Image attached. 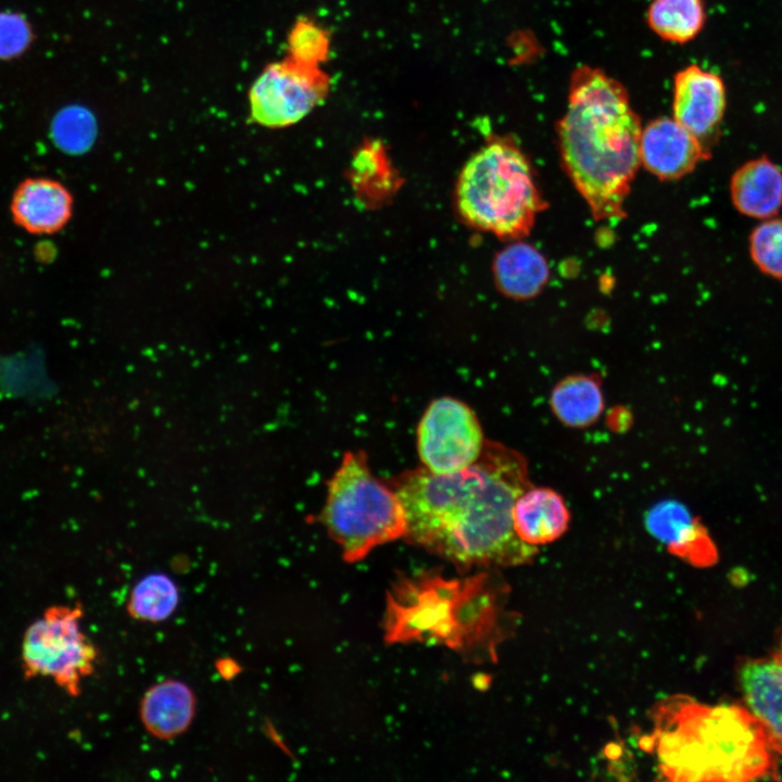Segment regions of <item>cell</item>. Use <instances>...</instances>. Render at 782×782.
<instances>
[{
    "mask_svg": "<svg viewBox=\"0 0 782 782\" xmlns=\"http://www.w3.org/2000/svg\"><path fill=\"white\" fill-rule=\"evenodd\" d=\"M329 76L319 66L291 58L268 64L249 91L250 115L267 128H283L304 118L326 98Z\"/></svg>",
    "mask_w": 782,
    "mask_h": 782,
    "instance_id": "obj_7",
    "label": "cell"
},
{
    "mask_svg": "<svg viewBox=\"0 0 782 782\" xmlns=\"http://www.w3.org/2000/svg\"><path fill=\"white\" fill-rule=\"evenodd\" d=\"M730 200L743 216L764 220L782 210V168L767 155L745 161L732 173Z\"/></svg>",
    "mask_w": 782,
    "mask_h": 782,
    "instance_id": "obj_14",
    "label": "cell"
},
{
    "mask_svg": "<svg viewBox=\"0 0 782 782\" xmlns=\"http://www.w3.org/2000/svg\"><path fill=\"white\" fill-rule=\"evenodd\" d=\"M321 522L346 562H357L405 534L396 493L371 475L362 451L346 452L329 480Z\"/></svg>",
    "mask_w": 782,
    "mask_h": 782,
    "instance_id": "obj_5",
    "label": "cell"
},
{
    "mask_svg": "<svg viewBox=\"0 0 782 782\" xmlns=\"http://www.w3.org/2000/svg\"><path fill=\"white\" fill-rule=\"evenodd\" d=\"M645 526L672 554L696 567L712 566L718 559L717 548L704 526L678 502L655 505L646 514Z\"/></svg>",
    "mask_w": 782,
    "mask_h": 782,
    "instance_id": "obj_12",
    "label": "cell"
},
{
    "mask_svg": "<svg viewBox=\"0 0 782 782\" xmlns=\"http://www.w3.org/2000/svg\"><path fill=\"white\" fill-rule=\"evenodd\" d=\"M709 156L708 149L673 117L655 118L642 128L641 164L659 179H679Z\"/></svg>",
    "mask_w": 782,
    "mask_h": 782,
    "instance_id": "obj_10",
    "label": "cell"
},
{
    "mask_svg": "<svg viewBox=\"0 0 782 782\" xmlns=\"http://www.w3.org/2000/svg\"><path fill=\"white\" fill-rule=\"evenodd\" d=\"M774 655L782 661V635L780 638L778 649Z\"/></svg>",
    "mask_w": 782,
    "mask_h": 782,
    "instance_id": "obj_25",
    "label": "cell"
},
{
    "mask_svg": "<svg viewBox=\"0 0 782 782\" xmlns=\"http://www.w3.org/2000/svg\"><path fill=\"white\" fill-rule=\"evenodd\" d=\"M179 602L175 582L165 573L144 576L133 588L127 610L141 621L160 622L173 615Z\"/></svg>",
    "mask_w": 782,
    "mask_h": 782,
    "instance_id": "obj_20",
    "label": "cell"
},
{
    "mask_svg": "<svg viewBox=\"0 0 782 782\" xmlns=\"http://www.w3.org/2000/svg\"><path fill=\"white\" fill-rule=\"evenodd\" d=\"M329 48L328 33L306 17L299 18L289 33V58L301 64L319 66L327 60Z\"/></svg>",
    "mask_w": 782,
    "mask_h": 782,
    "instance_id": "obj_22",
    "label": "cell"
},
{
    "mask_svg": "<svg viewBox=\"0 0 782 782\" xmlns=\"http://www.w3.org/2000/svg\"><path fill=\"white\" fill-rule=\"evenodd\" d=\"M529 487L524 456L489 440L463 470L438 475L421 466L391 481L404 510V538L466 568L528 564L539 553L513 525L515 502Z\"/></svg>",
    "mask_w": 782,
    "mask_h": 782,
    "instance_id": "obj_1",
    "label": "cell"
},
{
    "mask_svg": "<svg viewBox=\"0 0 782 782\" xmlns=\"http://www.w3.org/2000/svg\"><path fill=\"white\" fill-rule=\"evenodd\" d=\"M83 607L53 605L26 629L21 645L25 678H47L77 696L85 678L96 669L98 649L81 628Z\"/></svg>",
    "mask_w": 782,
    "mask_h": 782,
    "instance_id": "obj_6",
    "label": "cell"
},
{
    "mask_svg": "<svg viewBox=\"0 0 782 782\" xmlns=\"http://www.w3.org/2000/svg\"><path fill=\"white\" fill-rule=\"evenodd\" d=\"M493 273L502 293L513 299L527 300L538 295L545 287L550 267L537 248L518 241L496 254Z\"/></svg>",
    "mask_w": 782,
    "mask_h": 782,
    "instance_id": "obj_17",
    "label": "cell"
},
{
    "mask_svg": "<svg viewBox=\"0 0 782 782\" xmlns=\"http://www.w3.org/2000/svg\"><path fill=\"white\" fill-rule=\"evenodd\" d=\"M672 96V117L708 148L726 114L722 78L697 64L688 65L676 73Z\"/></svg>",
    "mask_w": 782,
    "mask_h": 782,
    "instance_id": "obj_9",
    "label": "cell"
},
{
    "mask_svg": "<svg viewBox=\"0 0 782 782\" xmlns=\"http://www.w3.org/2000/svg\"><path fill=\"white\" fill-rule=\"evenodd\" d=\"M656 712L651 743L669 780L743 782L773 768L768 735L744 707L683 696L667 699Z\"/></svg>",
    "mask_w": 782,
    "mask_h": 782,
    "instance_id": "obj_3",
    "label": "cell"
},
{
    "mask_svg": "<svg viewBox=\"0 0 782 782\" xmlns=\"http://www.w3.org/2000/svg\"><path fill=\"white\" fill-rule=\"evenodd\" d=\"M748 253L764 275L782 280V217L760 220L748 236Z\"/></svg>",
    "mask_w": 782,
    "mask_h": 782,
    "instance_id": "obj_21",
    "label": "cell"
},
{
    "mask_svg": "<svg viewBox=\"0 0 782 782\" xmlns=\"http://www.w3.org/2000/svg\"><path fill=\"white\" fill-rule=\"evenodd\" d=\"M195 707V696L190 686L182 681L168 679L152 685L144 693L139 714L151 735L168 740L188 730Z\"/></svg>",
    "mask_w": 782,
    "mask_h": 782,
    "instance_id": "obj_15",
    "label": "cell"
},
{
    "mask_svg": "<svg viewBox=\"0 0 782 782\" xmlns=\"http://www.w3.org/2000/svg\"><path fill=\"white\" fill-rule=\"evenodd\" d=\"M456 204L469 225L503 239H518L530 232L543 200L525 153L513 140L495 138L463 167Z\"/></svg>",
    "mask_w": 782,
    "mask_h": 782,
    "instance_id": "obj_4",
    "label": "cell"
},
{
    "mask_svg": "<svg viewBox=\"0 0 782 782\" xmlns=\"http://www.w3.org/2000/svg\"><path fill=\"white\" fill-rule=\"evenodd\" d=\"M484 443L476 414L454 398L433 400L418 424V455L422 466L433 474L465 469L478 459Z\"/></svg>",
    "mask_w": 782,
    "mask_h": 782,
    "instance_id": "obj_8",
    "label": "cell"
},
{
    "mask_svg": "<svg viewBox=\"0 0 782 782\" xmlns=\"http://www.w3.org/2000/svg\"><path fill=\"white\" fill-rule=\"evenodd\" d=\"M739 683L748 711L761 723L773 751L782 745V661L747 658L740 664Z\"/></svg>",
    "mask_w": 782,
    "mask_h": 782,
    "instance_id": "obj_13",
    "label": "cell"
},
{
    "mask_svg": "<svg viewBox=\"0 0 782 782\" xmlns=\"http://www.w3.org/2000/svg\"><path fill=\"white\" fill-rule=\"evenodd\" d=\"M642 125L626 87L603 70L576 67L557 123L565 169L597 220L621 218L641 164Z\"/></svg>",
    "mask_w": 782,
    "mask_h": 782,
    "instance_id": "obj_2",
    "label": "cell"
},
{
    "mask_svg": "<svg viewBox=\"0 0 782 782\" xmlns=\"http://www.w3.org/2000/svg\"><path fill=\"white\" fill-rule=\"evenodd\" d=\"M28 39L29 30L22 17L11 14L0 15V58L21 52Z\"/></svg>",
    "mask_w": 782,
    "mask_h": 782,
    "instance_id": "obj_24",
    "label": "cell"
},
{
    "mask_svg": "<svg viewBox=\"0 0 782 782\" xmlns=\"http://www.w3.org/2000/svg\"><path fill=\"white\" fill-rule=\"evenodd\" d=\"M84 126H86V122L79 114H63L55 121L53 127L55 141L67 151L79 152L84 150L90 141L89 131L86 129L77 130V128Z\"/></svg>",
    "mask_w": 782,
    "mask_h": 782,
    "instance_id": "obj_23",
    "label": "cell"
},
{
    "mask_svg": "<svg viewBox=\"0 0 782 782\" xmlns=\"http://www.w3.org/2000/svg\"><path fill=\"white\" fill-rule=\"evenodd\" d=\"M705 21L703 0H653L646 11L651 30L673 43L693 40L704 28Z\"/></svg>",
    "mask_w": 782,
    "mask_h": 782,
    "instance_id": "obj_19",
    "label": "cell"
},
{
    "mask_svg": "<svg viewBox=\"0 0 782 782\" xmlns=\"http://www.w3.org/2000/svg\"><path fill=\"white\" fill-rule=\"evenodd\" d=\"M569 520V510L563 496L550 488L530 485L517 497L513 508V525L517 535L534 546L562 537Z\"/></svg>",
    "mask_w": 782,
    "mask_h": 782,
    "instance_id": "obj_16",
    "label": "cell"
},
{
    "mask_svg": "<svg viewBox=\"0 0 782 782\" xmlns=\"http://www.w3.org/2000/svg\"><path fill=\"white\" fill-rule=\"evenodd\" d=\"M74 199L61 181L46 176L27 177L14 189L10 214L14 224L27 234L53 235L71 220Z\"/></svg>",
    "mask_w": 782,
    "mask_h": 782,
    "instance_id": "obj_11",
    "label": "cell"
},
{
    "mask_svg": "<svg viewBox=\"0 0 782 782\" xmlns=\"http://www.w3.org/2000/svg\"><path fill=\"white\" fill-rule=\"evenodd\" d=\"M550 404L563 424L570 427H586L601 415L604 400L596 379L591 376L575 375L564 378L554 387Z\"/></svg>",
    "mask_w": 782,
    "mask_h": 782,
    "instance_id": "obj_18",
    "label": "cell"
}]
</instances>
